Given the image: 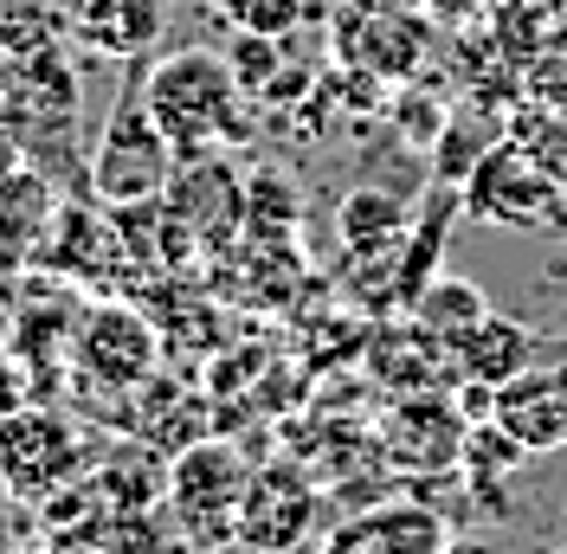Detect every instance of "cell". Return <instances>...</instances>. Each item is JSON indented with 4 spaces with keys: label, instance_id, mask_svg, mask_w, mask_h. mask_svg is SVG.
I'll list each match as a JSON object with an SVG mask.
<instances>
[{
    "label": "cell",
    "instance_id": "1",
    "mask_svg": "<svg viewBox=\"0 0 567 554\" xmlns=\"http://www.w3.org/2000/svg\"><path fill=\"white\" fill-rule=\"evenodd\" d=\"M142 98L175 155L246 142V84L226 52H168L155 71H142Z\"/></svg>",
    "mask_w": 567,
    "mask_h": 554
},
{
    "label": "cell",
    "instance_id": "2",
    "mask_svg": "<svg viewBox=\"0 0 567 554\" xmlns=\"http://www.w3.org/2000/svg\"><path fill=\"white\" fill-rule=\"evenodd\" d=\"M168 168H175V142L155 130L142 78H130L104 123V142L91 155V187L104 207H155L168 194Z\"/></svg>",
    "mask_w": 567,
    "mask_h": 554
},
{
    "label": "cell",
    "instance_id": "3",
    "mask_svg": "<svg viewBox=\"0 0 567 554\" xmlns=\"http://www.w3.org/2000/svg\"><path fill=\"white\" fill-rule=\"evenodd\" d=\"M336 59L374 71L381 84H413L432 59V13L400 0H354L349 13H336Z\"/></svg>",
    "mask_w": 567,
    "mask_h": 554
},
{
    "label": "cell",
    "instance_id": "4",
    "mask_svg": "<svg viewBox=\"0 0 567 554\" xmlns=\"http://www.w3.org/2000/svg\"><path fill=\"white\" fill-rule=\"evenodd\" d=\"M246 458L233 445H187V458H175V471H168V503H175V516L187 522V535L194 542H226L233 535V522H239V503H246Z\"/></svg>",
    "mask_w": 567,
    "mask_h": 554
},
{
    "label": "cell",
    "instance_id": "5",
    "mask_svg": "<svg viewBox=\"0 0 567 554\" xmlns=\"http://www.w3.org/2000/svg\"><path fill=\"white\" fill-rule=\"evenodd\" d=\"M464 213L471 219H503V226H542L555 213V174L542 168L523 142H496L464 181Z\"/></svg>",
    "mask_w": 567,
    "mask_h": 554
},
{
    "label": "cell",
    "instance_id": "6",
    "mask_svg": "<svg viewBox=\"0 0 567 554\" xmlns=\"http://www.w3.org/2000/svg\"><path fill=\"white\" fill-rule=\"evenodd\" d=\"M445 516L420 503V496H388V503H368L342 516L322 535L317 554H445Z\"/></svg>",
    "mask_w": 567,
    "mask_h": 554
},
{
    "label": "cell",
    "instance_id": "7",
    "mask_svg": "<svg viewBox=\"0 0 567 554\" xmlns=\"http://www.w3.org/2000/svg\"><path fill=\"white\" fill-rule=\"evenodd\" d=\"M310 522H317V490L303 484L290 464H265V471H251V484H246L233 542H246L251 554H284L310 535Z\"/></svg>",
    "mask_w": 567,
    "mask_h": 554
},
{
    "label": "cell",
    "instance_id": "8",
    "mask_svg": "<svg viewBox=\"0 0 567 554\" xmlns=\"http://www.w3.org/2000/svg\"><path fill=\"white\" fill-rule=\"evenodd\" d=\"M496 425L516 445L542 458V451H567V361H535L516 381L496 387Z\"/></svg>",
    "mask_w": 567,
    "mask_h": 554
},
{
    "label": "cell",
    "instance_id": "9",
    "mask_svg": "<svg viewBox=\"0 0 567 554\" xmlns=\"http://www.w3.org/2000/svg\"><path fill=\"white\" fill-rule=\"evenodd\" d=\"M78 361H84V375H97L110 387H136L155 375L162 348H155V329L136 310L97 304V310L84 316V329H78Z\"/></svg>",
    "mask_w": 567,
    "mask_h": 554
},
{
    "label": "cell",
    "instance_id": "10",
    "mask_svg": "<svg viewBox=\"0 0 567 554\" xmlns=\"http://www.w3.org/2000/svg\"><path fill=\"white\" fill-rule=\"evenodd\" d=\"M464 432H471V419L458 407H445V400H406L388 419V439L400 445V464H452V458H464Z\"/></svg>",
    "mask_w": 567,
    "mask_h": 554
},
{
    "label": "cell",
    "instance_id": "11",
    "mask_svg": "<svg viewBox=\"0 0 567 554\" xmlns=\"http://www.w3.org/2000/svg\"><path fill=\"white\" fill-rule=\"evenodd\" d=\"M452 355H458L464 381L503 387V381H516L523 368H535V336L523 329V322H509V316H484L471 336L452 342Z\"/></svg>",
    "mask_w": 567,
    "mask_h": 554
},
{
    "label": "cell",
    "instance_id": "12",
    "mask_svg": "<svg viewBox=\"0 0 567 554\" xmlns=\"http://www.w3.org/2000/svg\"><path fill=\"white\" fill-rule=\"evenodd\" d=\"M162 33V0H84L78 7V39L110 59H136Z\"/></svg>",
    "mask_w": 567,
    "mask_h": 554
},
{
    "label": "cell",
    "instance_id": "13",
    "mask_svg": "<svg viewBox=\"0 0 567 554\" xmlns=\"http://www.w3.org/2000/svg\"><path fill=\"white\" fill-rule=\"evenodd\" d=\"M484 316H491L484 290H477V284H464V277H425L420 297H413V322H420L425 336H445V342L471 336Z\"/></svg>",
    "mask_w": 567,
    "mask_h": 554
},
{
    "label": "cell",
    "instance_id": "14",
    "mask_svg": "<svg viewBox=\"0 0 567 554\" xmlns=\"http://www.w3.org/2000/svg\"><path fill=\"white\" fill-rule=\"evenodd\" d=\"M226 13H233V27L239 33H265V39H290L303 27V0H226Z\"/></svg>",
    "mask_w": 567,
    "mask_h": 554
},
{
    "label": "cell",
    "instance_id": "15",
    "mask_svg": "<svg viewBox=\"0 0 567 554\" xmlns=\"http://www.w3.org/2000/svg\"><path fill=\"white\" fill-rule=\"evenodd\" d=\"M529 84H535V98H542V104L567 110V27H555V33H548V45L535 52Z\"/></svg>",
    "mask_w": 567,
    "mask_h": 554
},
{
    "label": "cell",
    "instance_id": "16",
    "mask_svg": "<svg viewBox=\"0 0 567 554\" xmlns=\"http://www.w3.org/2000/svg\"><path fill=\"white\" fill-rule=\"evenodd\" d=\"M393 123H406V142L425 148L432 136H445V104L425 91H406V98H393Z\"/></svg>",
    "mask_w": 567,
    "mask_h": 554
},
{
    "label": "cell",
    "instance_id": "17",
    "mask_svg": "<svg viewBox=\"0 0 567 554\" xmlns=\"http://www.w3.org/2000/svg\"><path fill=\"white\" fill-rule=\"evenodd\" d=\"M425 13H432V27H445V33H458V27H477L484 13H496V0H420Z\"/></svg>",
    "mask_w": 567,
    "mask_h": 554
},
{
    "label": "cell",
    "instance_id": "18",
    "mask_svg": "<svg viewBox=\"0 0 567 554\" xmlns=\"http://www.w3.org/2000/svg\"><path fill=\"white\" fill-rule=\"evenodd\" d=\"M27 542H33V510L0 496V548H27Z\"/></svg>",
    "mask_w": 567,
    "mask_h": 554
},
{
    "label": "cell",
    "instance_id": "19",
    "mask_svg": "<svg viewBox=\"0 0 567 554\" xmlns=\"http://www.w3.org/2000/svg\"><path fill=\"white\" fill-rule=\"evenodd\" d=\"M445 554H496V548H491V542H477V535H452Z\"/></svg>",
    "mask_w": 567,
    "mask_h": 554
},
{
    "label": "cell",
    "instance_id": "20",
    "mask_svg": "<svg viewBox=\"0 0 567 554\" xmlns=\"http://www.w3.org/2000/svg\"><path fill=\"white\" fill-rule=\"evenodd\" d=\"M0 554H33V548H0Z\"/></svg>",
    "mask_w": 567,
    "mask_h": 554
},
{
    "label": "cell",
    "instance_id": "21",
    "mask_svg": "<svg viewBox=\"0 0 567 554\" xmlns=\"http://www.w3.org/2000/svg\"><path fill=\"white\" fill-rule=\"evenodd\" d=\"M207 7H219V13H226V0H207Z\"/></svg>",
    "mask_w": 567,
    "mask_h": 554
},
{
    "label": "cell",
    "instance_id": "22",
    "mask_svg": "<svg viewBox=\"0 0 567 554\" xmlns=\"http://www.w3.org/2000/svg\"><path fill=\"white\" fill-rule=\"evenodd\" d=\"M561 554H567V548H561Z\"/></svg>",
    "mask_w": 567,
    "mask_h": 554
}]
</instances>
